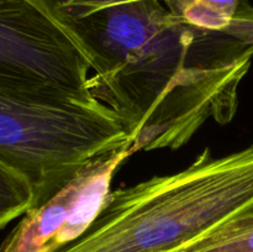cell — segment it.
I'll return each instance as SVG.
<instances>
[{
	"mask_svg": "<svg viewBox=\"0 0 253 252\" xmlns=\"http://www.w3.org/2000/svg\"><path fill=\"white\" fill-rule=\"evenodd\" d=\"M161 1H163V0H161Z\"/></svg>",
	"mask_w": 253,
	"mask_h": 252,
	"instance_id": "10",
	"label": "cell"
},
{
	"mask_svg": "<svg viewBox=\"0 0 253 252\" xmlns=\"http://www.w3.org/2000/svg\"><path fill=\"white\" fill-rule=\"evenodd\" d=\"M244 0H163L167 9L195 27L224 32Z\"/></svg>",
	"mask_w": 253,
	"mask_h": 252,
	"instance_id": "5",
	"label": "cell"
},
{
	"mask_svg": "<svg viewBox=\"0 0 253 252\" xmlns=\"http://www.w3.org/2000/svg\"><path fill=\"white\" fill-rule=\"evenodd\" d=\"M124 150H131L125 127L96 98L48 101L0 90V161L31 183L30 209L51 199L85 166Z\"/></svg>",
	"mask_w": 253,
	"mask_h": 252,
	"instance_id": "3",
	"label": "cell"
},
{
	"mask_svg": "<svg viewBox=\"0 0 253 252\" xmlns=\"http://www.w3.org/2000/svg\"><path fill=\"white\" fill-rule=\"evenodd\" d=\"M46 1L66 19L77 20L105 7L135 1V0H46Z\"/></svg>",
	"mask_w": 253,
	"mask_h": 252,
	"instance_id": "8",
	"label": "cell"
},
{
	"mask_svg": "<svg viewBox=\"0 0 253 252\" xmlns=\"http://www.w3.org/2000/svg\"><path fill=\"white\" fill-rule=\"evenodd\" d=\"M32 203L34 190L29 179L0 161V230L24 215Z\"/></svg>",
	"mask_w": 253,
	"mask_h": 252,
	"instance_id": "6",
	"label": "cell"
},
{
	"mask_svg": "<svg viewBox=\"0 0 253 252\" xmlns=\"http://www.w3.org/2000/svg\"><path fill=\"white\" fill-rule=\"evenodd\" d=\"M194 252H253V212L229 222Z\"/></svg>",
	"mask_w": 253,
	"mask_h": 252,
	"instance_id": "7",
	"label": "cell"
},
{
	"mask_svg": "<svg viewBox=\"0 0 253 252\" xmlns=\"http://www.w3.org/2000/svg\"><path fill=\"white\" fill-rule=\"evenodd\" d=\"M224 32L247 43H253V7L246 0L241 2L236 16Z\"/></svg>",
	"mask_w": 253,
	"mask_h": 252,
	"instance_id": "9",
	"label": "cell"
},
{
	"mask_svg": "<svg viewBox=\"0 0 253 252\" xmlns=\"http://www.w3.org/2000/svg\"><path fill=\"white\" fill-rule=\"evenodd\" d=\"M68 21L90 54V93L115 111L133 153L177 150L208 120L236 115L253 43L189 25L161 0Z\"/></svg>",
	"mask_w": 253,
	"mask_h": 252,
	"instance_id": "1",
	"label": "cell"
},
{
	"mask_svg": "<svg viewBox=\"0 0 253 252\" xmlns=\"http://www.w3.org/2000/svg\"><path fill=\"white\" fill-rule=\"evenodd\" d=\"M253 212V143L113 190L85 232L56 252H194Z\"/></svg>",
	"mask_w": 253,
	"mask_h": 252,
	"instance_id": "2",
	"label": "cell"
},
{
	"mask_svg": "<svg viewBox=\"0 0 253 252\" xmlns=\"http://www.w3.org/2000/svg\"><path fill=\"white\" fill-rule=\"evenodd\" d=\"M90 54L46 0H0V90L37 100L95 98Z\"/></svg>",
	"mask_w": 253,
	"mask_h": 252,
	"instance_id": "4",
	"label": "cell"
}]
</instances>
